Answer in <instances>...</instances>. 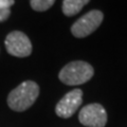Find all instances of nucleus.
I'll return each instance as SVG.
<instances>
[{
	"mask_svg": "<svg viewBox=\"0 0 127 127\" xmlns=\"http://www.w3.org/2000/svg\"><path fill=\"white\" fill-rule=\"evenodd\" d=\"M39 94V87L33 81H26L12 90L7 96V105L14 111H25L36 101Z\"/></svg>",
	"mask_w": 127,
	"mask_h": 127,
	"instance_id": "f257e3e1",
	"label": "nucleus"
},
{
	"mask_svg": "<svg viewBox=\"0 0 127 127\" xmlns=\"http://www.w3.org/2000/svg\"><path fill=\"white\" fill-rule=\"evenodd\" d=\"M94 70L90 64L82 61L71 62L64 67L58 77L68 86H77L85 84L93 76Z\"/></svg>",
	"mask_w": 127,
	"mask_h": 127,
	"instance_id": "f03ea898",
	"label": "nucleus"
},
{
	"mask_svg": "<svg viewBox=\"0 0 127 127\" xmlns=\"http://www.w3.org/2000/svg\"><path fill=\"white\" fill-rule=\"evenodd\" d=\"M103 19H104V15L101 11H90L73 23L71 27V32L73 36L77 38H84L93 33L101 26Z\"/></svg>",
	"mask_w": 127,
	"mask_h": 127,
	"instance_id": "7ed1b4c3",
	"label": "nucleus"
},
{
	"mask_svg": "<svg viewBox=\"0 0 127 127\" xmlns=\"http://www.w3.org/2000/svg\"><path fill=\"white\" fill-rule=\"evenodd\" d=\"M5 48L9 54L16 57H27L32 53V43L29 37L20 31H13L5 38Z\"/></svg>",
	"mask_w": 127,
	"mask_h": 127,
	"instance_id": "20e7f679",
	"label": "nucleus"
},
{
	"mask_svg": "<svg viewBox=\"0 0 127 127\" xmlns=\"http://www.w3.org/2000/svg\"><path fill=\"white\" fill-rule=\"evenodd\" d=\"M78 120L87 127H105L107 113L101 104H89L79 111Z\"/></svg>",
	"mask_w": 127,
	"mask_h": 127,
	"instance_id": "39448f33",
	"label": "nucleus"
},
{
	"mask_svg": "<svg viewBox=\"0 0 127 127\" xmlns=\"http://www.w3.org/2000/svg\"><path fill=\"white\" fill-rule=\"evenodd\" d=\"M83 102V91L81 89H74L67 93L55 107V112L61 118H70L76 112Z\"/></svg>",
	"mask_w": 127,
	"mask_h": 127,
	"instance_id": "423d86ee",
	"label": "nucleus"
},
{
	"mask_svg": "<svg viewBox=\"0 0 127 127\" xmlns=\"http://www.w3.org/2000/svg\"><path fill=\"white\" fill-rule=\"evenodd\" d=\"M90 0H64L63 13L66 16H74L84 7Z\"/></svg>",
	"mask_w": 127,
	"mask_h": 127,
	"instance_id": "0eeeda50",
	"label": "nucleus"
},
{
	"mask_svg": "<svg viewBox=\"0 0 127 127\" xmlns=\"http://www.w3.org/2000/svg\"><path fill=\"white\" fill-rule=\"evenodd\" d=\"M55 0H30L31 6L34 11L43 12L49 10L54 4Z\"/></svg>",
	"mask_w": 127,
	"mask_h": 127,
	"instance_id": "6e6552de",
	"label": "nucleus"
},
{
	"mask_svg": "<svg viewBox=\"0 0 127 127\" xmlns=\"http://www.w3.org/2000/svg\"><path fill=\"white\" fill-rule=\"evenodd\" d=\"M11 15V9H0V22L5 21Z\"/></svg>",
	"mask_w": 127,
	"mask_h": 127,
	"instance_id": "1a4fd4ad",
	"label": "nucleus"
},
{
	"mask_svg": "<svg viewBox=\"0 0 127 127\" xmlns=\"http://www.w3.org/2000/svg\"><path fill=\"white\" fill-rule=\"evenodd\" d=\"M14 3V0H0V9H11Z\"/></svg>",
	"mask_w": 127,
	"mask_h": 127,
	"instance_id": "9d476101",
	"label": "nucleus"
}]
</instances>
